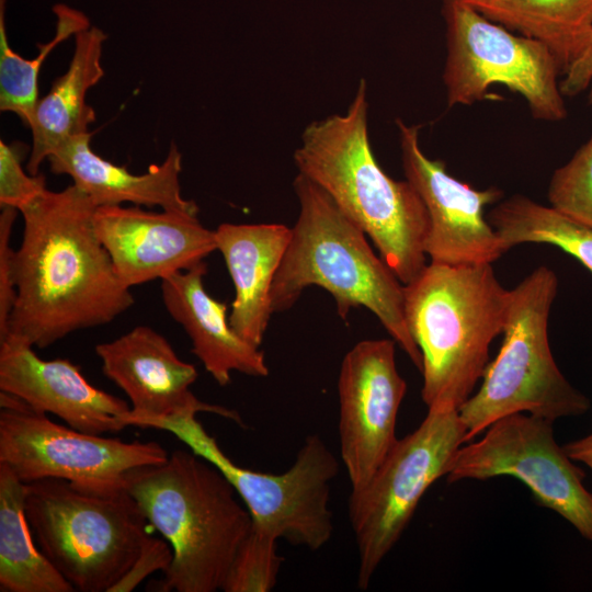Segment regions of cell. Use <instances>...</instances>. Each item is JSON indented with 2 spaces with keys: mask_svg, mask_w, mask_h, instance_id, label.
<instances>
[{
  "mask_svg": "<svg viewBox=\"0 0 592 592\" xmlns=\"http://www.w3.org/2000/svg\"><path fill=\"white\" fill-rule=\"evenodd\" d=\"M95 208L72 183L47 189L20 210L16 298L7 334L45 349L72 332L110 323L133 306L130 288L95 232Z\"/></svg>",
  "mask_w": 592,
  "mask_h": 592,
  "instance_id": "cell-1",
  "label": "cell"
},
{
  "mask_svg": "<svg viewBox=\"0 0 592 592\" xmlns=\"http://www.w3.org/2000/svg\"><path fill=\"white\" fill-rule=\"evenodd\" d=\"M553 421L525 412L503 417L479 441L456 452L447 482L511 476L522 481L542 506L568 521L592 543V492L585 473L554 436Z\"/></svg>",
  "mask_w": 592,
  "mask_h": 592,
  "instance_id": "cell-12",
  "label": "cell"
},
{
  "mask_svg": "<svg viewBox=\"0 0 592 592\" xmlns=\"http://www.w3.org/2000/svg\"><path fill=\"white\" fill-rule=\"evenodd\" d=\"M25 496L26 483L0 463V591L73 592L33 540Z\"/></svg>",
  "mask_w": 592,
  "mask_h": 592,
  "instance_id": "cell-23",
  "label": "cell"
},
{
  "mask_svg": "<svg viewBox=\"0 0 592 592\" xmlns=\"http://www.w3.org/2000/svg\"><path fill=\"white\" fill-rule=\"evenodd\" d=\"M562 447L573 462L581 463L592 470V433L569 442Z\"/></svg>",
  "mask_w": 592,
  "mask_h": 592,
  "instance_id": "cell-32",
  "label": "cell"
},
{
  "mask_svg": "<svg viewBox=\"0 0 592 592\" xmlns=\"http://www.w3.org/2000/svg\"><path fill=\"white\" fill-rule=\"evenodd\" d=\"M487 219L505 251L522 243L556 246L592 273V226L523 195L501 201Z\"/></svg>",
  "mask_w": 592,
  "mask_h": 592,
  "instance_id": "cell-24",
  "label": "cell"
},
{
  "mask_svg": "<svg viewBox=\"0 0 592 592\" xmlns=\"http://www.w3.org/2000/svg\"><path fill=\"white\" fill-rule=\"evenodd\" d=\"M557 289V275L545 265L510 289L501 349L488 363L479 390L458 409L467 441L513 413L554 422L590 410V399L567 380L549 346L548 318Z\"/></svg>",
  "mask_w": 592,
  "mask_h": 592,
  "instance_id": "cell-6",
  "label": "cell"
},
{
  "mask_svg": "<svg viewBox=\"0 0 592 592\" xmlns=\"http://www.w3.org/2000/svg\"><path fill=\"white\" fill-rule=\"evenodd\" d=\"M367 86L344 114L310 123L294 152L298 173L321 187L373 241L402 284L426 266L429 215L414 187L390 178L368 137Z\"/></svg>",
  "mask_w": 592,
  "mask_h": 592,
  "instance_id": "cell-2",
  "label": "cell"
},
{
  "mask_svg": "<svg viewBox=\"0 0 592 592\" xmlns=\"http://www.w3.org/2000/svg\"><path fill=\"white\" fill-rule=\"evenodd\" d=\"M197 215L99 206L93 225L117 276L130 288L190 270L217 250L215 230L204 227Z\"/></svg>",
  "mask_w": 592,
  "mask_h": 592,
  "instance_id": "cell-15",
  "label": "cell"
},
{
  "mask_svg": "<svg viewBox=\"0 0 592 592\" xmlns=\"http://www.w3.org/2000/svg\"><path fill=\"white\" fill-rule=\"evenodd\" d=\"M442 14L448 107L491 99L488 89L503 84L525 99L534 118L558 122L567 116L559 87L561 70L546 46L515 35L464 0H443Z\"/></svg>",
  "mask_w": 592,
  "mask_h": 592,
  "instance_id": "cell-10",
  "label": "cell"
},
{
  "mask_svg": "<svg viewBox=\"0 0 592 592\" xmlns=\"http://www.w3.org/2000/svg\"><path fill=\"white\" fill-rule=\"evenodd\" d=\"M172 558L171 546L161 539L150 536L129 571L110 592H129L150 573L157 570L164 573L169 569Z\"/></svg>",
  "mask_w": 592,
  "mask_h": 592,
  "instance_id": "cell-30",
  "label": "cell"
},
{
  "mask_svg": "<svg viewBox=\"0 0 592 592\" xmlns=\"http://www.w3.org/2000/svg\"><path fill=\"white\" fill-rule=\"evenodd\" d=\"M0 463L24 483L62 479L93 493L126 490L132 469L164 463L156 442H123L55 423L14 395L0 392Z\"/></svg>",
  "mask_w": 592,
  "mask_h": 592,
  "instance_id": "cell-11",
  "label": "cell"
},
{
  "mask_svg": "<svg viewBox=\"0 0 592 592\" xmlns=\"http://www.w3.org/2000/svg\"><path fill=\"white\" fill-rule=\"evenodd\" d=\"M563 96H574L589 89L592 105V38L581 56L565 71L559 81Z\"/></svg>",
  "mask_w": 592,
  "mask_h": 592,
  "instance_id": "cell-31",
  "label": "cell"
},
{
  "mask_svg": "<svg viewBox=\"0 0 592 592\" xmlns=\"http://www.w3.org/2000/svg\"><path fill=\"white\" fill-rule=\"evenodd\" d=\"M23 155L21 146L0 140V206L19 212L47 190L44 174L24 171Z\"/></svg>",
  "mask_w": 592,
  "mask_h": 592,
  "instance_id": "cell-28",
  "label": "cell"
},
{
  "mask_svg": "<svg viewBox=\"0 0 592 592\" xmlns=\"http://www.w3.org/2000/svg\"><path fill=\"white\" fill-rule=\"evenodd\" d=\"M90 141V133L75 136L47 160L53 173L70 177L96 207L130 203L198 214L195 202L182 195V153L175 144L170 145L161 163L151 164L145 173L135 174L125 166L103 159L91 149Z\"/></svg>",
  "mask_w": 592,
  "mask_h": 592,
  "instance_id": "cell-18",
  "label": "cell"
},
{
  "mask_svg": "<svg viewBox=\"0 0 592 592\" xmlns=\"http://www.w3.org/2000/svg\"><path fill=\"white\" fill-rule=\"evenodd\" d=\"M106 34L90 26L75 35V50L68 69L39 98L26 126L32 146L26 170L38 174L41 164L68 139L89 133L95 121L94 110L87 104V93L104 76L101 62Z\"/></svg>",
  "mask_w": 592,
  "mask_h": 592,
  "instance_id": "cell-21",
  "label": "cell"
},
{
  "mask_svg": "<svg viewBox=\"0 0 592 592\" xmlns=\"http://www.w3.org/2000/svg\"><path fill=\"white\" fill-rule=\"evenodd\" d=\"M25 512L41 551L79 592H110L150 537L127 490L99 494L42 479L26 483Z\"/></svg>",
  "mask_w": 592,
  "mask_h": 592,
  "instance_id": "cell-7",
  "label": "cell"
},
{
  "mask_svg": "<svg viewBox=\"0 0 592 592\" xmlns=\"http://www.w3.org/2000/svg\"><path fill=\"white\" fill-rule=\"evenodd\" d=\"M5 0H0V110L18 115L27 125L39 99L38 76L45 58L61 42L90 27L84 13L68 5L56 4L57 18L54 37L38 45L35 58L26 59L10 46L4 20Z\"/></svg>",
  "mask_w": 592,
  "mask_h": 592,
  "instance_id": "cell-25",
  "label": "cell"
},
{
  "mask_svg": "<svg viewBox=\"0 0 592 592\" xmlns=\"http://www.w3.org/2000/svg\"><path fill=\"white\" fill-rule=\"evenodd\" d=\"M103 374L130 401V425L178 414L209 412L242 424L238 412L200 400L191 386L197 371L182 361L169 341L147 326L95 345Z\"/></svg>",
  "mask_w": 592,
  "mask_h": 592,
  "instance_id": "cell-16",
  "label": "cell"
},
{
  "mask_svg": "<svg viewBox=\"0 0 592 592\" xmlns=\"http://www.w3.org/2000/svg\"><path fill=\"white\" fill-rule=\"evenodd\" d=\"M19 210L1 207L0 214V339L7 334L9 318L16 298L11 236Z\"/></svg>",
  "mask_w": 592,
  "mask_h": 592,
  "instance_id": "cell-29",
  "label": "cell"
},
{
  "mask_svg": "<svg viewBox=\"0 0 592 592\" xmlns=\"http://www.w3.org/2000/svg\"><path fill=\"white\" fill-rule=\"evenodd\" d=\"M293 184L299 215L272 283L273 314L289 309L308 286H320L333 296L343 320L352 308L372 311L421 372L422 355L406 322L403 284L321 187L300 173Z\"/></svg>",
  "mask_w": 592,
  "mask_h": 592,
  "instance_id": "cell-3",
  "label": "cell"
},
{
  "mask_svg": "<svg viewBox=\"0 0 592 592\" xmlns=\"http://www.w3.org/2000/svg\"><path fill=\"white\" fill-rule=\"evenodd\" d=\"M276 540L272 535L251 527L231 562L221 591H271L283 562V557L276 551Z\"/></svg>",
  "mask_w": 592,
  "mask_h": 592,
  "instance_id": "cell-26",
  "label": "cell"
},
{
  "mask_svg": "<svg viewBox=\"0 0 592 592\" xmlns=\"http://www.w3.org/2000/svg\"><path fill=\"white\" fill-rule=\"evenodd\" d=\"M406 180L420 195L428 215L424 252L430 262L448 265L492 264L506 252L487 217L486 206L500 201L498 187L476 190L452 177L445 162L422 151L420 127L396 121Z\"/></svg>",
  "mask_w": 592,
  "mask_h": 592,
  "instance_id": "cell-14",
  "label": "cell"
},
{
  "mask_svg": "<svg viewBox=\"0 0 592 592\" xmlns=\"http://www.w3.org/2000/svg\"><path fill=\"white\" fill-rule=\"evenodd\" d=\"M392 339L363 340L343 357L339 378L340 457L351 491L365 487L396 441L407 384L396 366Z\"/></svg>",
  "mask_w": 592,
  "mask_h": 592,
  "instance_id": "cell-13",
  "label": "cell"
},
{
  "mask_svg": "<svg viewBox=\"0 0 592 592\" xmlns=\"http://www.w3.org/2000/svg\"><path fill=\"white\" fill-rule=\"evenodd\" d=\"M421 424L398 439L368 483L351 491L348 512L358 551L357 587L367 589L376 569L401 537L429 487L446 476L465 442L458 410L428 408Z\"/></svg>",
  "mask_w": 592,
  "mask_h": 592,
  "instance_id": "cell-9",
  "label": "cell"
},
{
  "mask_svg": "<svg viewBox=\"0 0 592 592\" xmlns=\"http://www.w3.org/2000/svg\"><path fill=\"white\" fill-rule=\"evenodd\" d=\"M0 390L80 432L101 435L130 425L127 402L90 384L67 358L43 360L26 341L0 339Z\"/></svg>",
  "mask_w": 592,
  "mask_h": 592,
  "instance_id": "cell-17",
  "label": "cell"
},
{
  "mask_svg": "<svg viewBox=\"0 0 592 592\" xmlns=\"http://www.w3.org/2000/svg\"><path fill=\"white\" fill-rule=\"evenodd\" d=\"M292 235L282 224H229L215 230L235 286L229 323L247 342L260 348L271 315V287Z\"/></svg>",
  "mask_w": 592,
  "mask_h": 592,
  "instance_id": "cell-20",
  "label": "cell"
},
{
  "mask_svg": "<svg viewBox=\"0 0 592 592\" xmlns=\"http://www.w3.org/2000/svg\"><path fill=\"white\" fill-rule=\"evenodd\" d=\"M510 289L492 264L430 262L403 284L405 317L422 355L421 397L428 408L459 409L489 363L503 333Z\"/></svg>",
  "mask_w": 592,
  "mask_h": 592,
  "instance_id": "cell-5",
  "label": "cell"
},
{
  "mask_svg": "<svg viewBox=\"0 0 592 592\" xmlns=\"http://www.w3.org/2000/svg\"><path fill=\"white\" fill-rule=\"evenodd\" d=\"M145 428L172 433L216 467L248 509L253 528L312 551L330 540L333 534L330 485L338 475L339 462L319 435L305 439L286 471L270 474L234 463L195 413L150 420Z\"/></svg>",
  "mask_w": 592,
  "mask_h": 592,
  "instance_id": "cell-8",
  "label": "cell"
},
{
  "mask_svg": "<svg viewBox=\"0 0 592 592\" xmlns=\"http://www.w3.org/2000/svg\"><path fill=\"white\" fill-rule=\"evenodd\" d=\"M206 272L203 261L161 280V299L168 314L183 327L191 339L192 353L219 386L228 385L231 372L266 377L270 371L263 352L231 328L227 304L206 292Z\"/></svg>",
  "mask_w": 592,
  "mask_h": 592,
  "instance_id": "cell-19",
  "label": "cell"
},
{
  "mask_svg": "<svg viewBox=\"0 0 592 592\" xmlns=\"http://www.w3.org/2000/svg\"><path fill=\"white\" fill-rule=\"evenodd\" d=\"M488 20L542 43L565 71L592 38V0H464Z\"/></svg>",
  "mask_w": 592,
  "mask_h": 592,
  "instance_id": "cell-22",
  "label": "cell"
},
{
  "mask_svg": "<svg viewBox=\"0 0 592 592\" xmlns=\"http://www.w3.org/2000/svg\"><path fill=\"white\" fill-rule=\"evenodd\" d=\"M550 206L592 226V135L550 178Z\"/></svg>",
  "mask_w": 592,
  "mask_h": 592,
  "instance_id": "cell-27",
  "label": "cell"
},
{
  "mask_svg": "<svg viewBox=\"0 0 592 592\" xmlns=\"http://www.w3.org/2000/svg\"><path fill=\"white\" fill-rule=\"evenodd\" d=\"M126 490L149 524L171 546L160 592L221 590L231 562L252 527L251 515L223 474L191 449L158 465L132 469Z\"/></svg>",
  "mask_w": 592,
  "mask_h": 592,
  "instance_id": "cell-4",
  "label": "cell"
}]
</instances>
